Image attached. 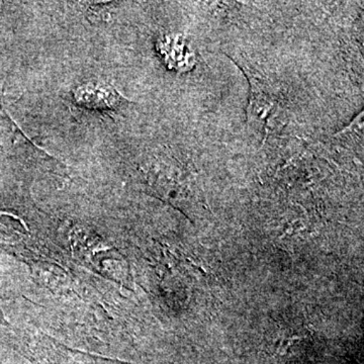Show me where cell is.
Here are the masks:
<instances>
[{"label":"cell","instance_id":"obj_1","mask_svg":"<svg viewBox=\"0 0 364 364\" xmlns=\"http://www.w3.org/2000/svg\"><path fill=\"white\" fill-rule=\"evenodd\" d=\"M75 97L81 105L91 109H112L121 100L114 88L100 85L81 86L76 91Z\"/></svg>","mask_w":364,"mask_h":364}]
</instances>
